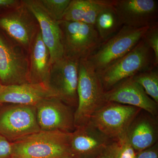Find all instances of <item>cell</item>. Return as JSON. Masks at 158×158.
<instances>
[{"label":"cell","mask_w":158,"mask_h":158,"mask_svg":"<svg viewBox=\"0 0 158 158\" xmlns=\"http://www.w3.org/2000/svg\"><path fill=\"white\" fill-rule=\"evenodd\" d=\"M71 133L42 131L11 142L10 158L72 157Z\"/></svg>","instance_id":"6da1fadb"},{"label":"cell","mask_w":158,"mask_h":158,"mask_svg":"<svg viewBox=\"0 0 158 158\" xmlns=\"http://www.w3.org/2000/svg\"><path fill=\"white\" fill-rule=\"evenodd\" d=\"M137 153L127 140L120 142L116 158H137Z\"/></svg>","instance_id":"cb8c5ba5"},{"label":"cell","mask_w":158,"mask_h":158,"mask_svg":"<svg viewBox=\"0 0 158 158\" xmlns=\"http://www.w3.org/2000/svg\"><path fill=\"white\" fill-rule=\"evenodd\" d=\"M149 27L135 28L123 26L87 59L98 73L129 52L140 42Z\"/></svg>","instance_id":"5b68a950"},{"label":"cell","mask_w":158,"mask_h":158,"mask_svg":"<svg viewBox=\"0 0 158 158\" xmlns=\"http://www.w3.org/2000/svg\"><path fill=\"white\" fill-rule=\"evenodd\" d=\"M0 28L28 53L40 31L37 19L23 1L0 17Z\"/></svg>","instance_id":"9c48e42d"},{"label":"cell","mask_w":158,"mask_h":158,"mask_svg":"<svg viewBox=\"0 0 158 158\" xmlns=\"http://www.w3.org/2000/svg\"><path fill=\"white\" fill-rule=\"evenodd\" d=\"M98 73L87 59L79 61L78 105L74 113L75 128L87 124L97 110L107 102Z\"/></svg>","instance_id":"7a4b0ae2"},{"label":"cell","mask_w":158,"mask_h":158,"mask_svg":"<svg viewBox=\"0 0 158 158\" xmlns=\"http://www.w3.org/2000/svg\"><path fill=\"white\" fill-rule=\"evenodd\" d=\"M141 109L113 102H107L97 110L89 123L115 142L126 138L130 125Z\"/></svg>","instance_id":"8992f818"},{"label":"cell","mask_w":158,"mask_h":158,"mask_svg":"<svg viewBox=\"0 0 158 158\" xmlns=\"http://www.w3.org/2000/svg\"><path fill=\"white\" fill-rule=\"evenodd\" d=\"M115 142L103 134L90 123L76 128L70 133L72 157L96 158Z\"/></svg>","instance_id":"4fadbf2b"},{"label":"cell","mask_w":158,"mask_h":158,"mask_svg":"<svg viewBox=\"0 0 158 158\" xmlns=\"http://www.w3.org/2000/svg\"><path fill=\"white\" fill-rule=\"evenodd\" d=\"M120 142H113L105 150L99 158H116Z\"/></svg>","instance_id":"4316f807"},{"label":"cell","mask_w":158,"mask_h":158,"mask_svg":"<svg viewBox=\"0 0 158 158\" xmlns=\"http://www.w3.org/2000/svg\"><path fill=\"white\" fill-rule=\"evenodd\" d=\"M142 39L153 52L155 63L158 66V24L149 27Z\"/></svg>","instance_id":"603a6c76"},{"label":"cell","mask_w":158,"mask_h":158,"mask_svg":"<svg viewBox=\"0 0 158 158\" xmlns=\"http://www.w3.org/2000/svg\"><path fill=\"white\" fill-rule=\"evenodd\" d=\"M71 0H40L49 16L57 22L62 20Z\"/></svg>","instance_id":"7402d4cb"},{"label":"cell","mask_w":158,"mask_h":158,"mask_svg":"<svg viewBox=\"0 0 158 158\" xmlns=\"http://www.w3.org/2000/svg\"><path fill=\"white\" fill-rule=\"evenodd\" d=\"M94 26L102 42L116 34L123 27L112 5L99 14Z\"/></svg>","instance_id":"ffe728a7"},{"label":"cell","mask_w":158,"mask_h":158,"mask_svg":"<svg viewBox=\"0 0 158 158\" xmlns=\"http://www.w3.org/2000/svg\"><path fill=\"white\" fill-rule=\"evenodd\" d=\"M55 97L46 85L29 83L0 86V104L36 106L43 100Z\"/></svg>","instance_id":"e0dca14e"},{"label":"cell","mask_w":158,"mask_h":158,"mask_svg":"<svg viewBox=\"0 0 158 158\" xmlns=\"http://www.w3.org/2000/svg\"><path fill=\"white\" fill-rule=\"evenodd\" d=\"M21 2L17 0H0V8L11 9L19 5Z\"/></svg>","instance_id":"83f0119b"},{"label":"cell","mask_w":158,"mask_h":158,"mask_svg":"<svg viewBox=\"0 0 158 158\" xmlns=\"http://www.w3.org/2000/svg\"><path fill=\"white\" fill-rule=\"evenodd\" d=\"M132 77L143 88L148 95L158 104V67L141 72Z\"/></svg>","instance_id":"44dd1931"},{"label":"cell","mask_w":158,"mask_h":158,"mask_svg":"<svg viewBox=\"0 0 158 158\" xmlns=\"http://www.w3.org/2000/svg\"><path fill=\"white\" fill-rule=\"evenodd\" d=\"M11 154V142L0 134V158H10Z\"/></svg>","instance_id":"d4e9b609"},{"label":"cell","mask_w":158,"mask_h":158,"mask_svg":"<svg viewBox=\"0 0 158 158\" xmlns=\"http://www.w3.org/2000/svg\"><path fill=\"white\" fill-rule=\"evenodd\" d=\"M40 131L35 106L3 104L0 106V134L9 142Z\"/></svg>","instance_id":"52a82bcc"},{"label":"cell","mask_w":158,"mask_h":158,"mask_svg":"<svg viewBox=\"0 0 158 158\" xmlns=\"http://www.w3.org/2000/svg\"><path fill=\"white\" fill-rule=\"evenodd\" d=\"M0 82L3 85L30 83L28 53L1 34Z\"/></svg>","instance_id":"ba28073f"},{"label":"cell","mask_w":158,"mask_h":158,"mask_svg":"<svg viewBox=\"0 0 158 158\" xmlns=\"http://www.w3.org/2000/svg\"><path fill=\"white\" fill-rule=\"evenodd\" d=\"M28 54L30 83L43 84L48 87L52 64L50 54L43 40L40 31L34 39Z\"/></svg>","instance_id":"ac0fdd59"},{"label":"cell","mask_w":158,"mask_h":158,"mask_svg":"<svg viewBox=\"0 0 158 158\" xmlns=\"http://www.w3.org/2000/svg\"><path fill=\"white\" fill-rule=\"evenodd\" d=\"M157 118L141 110L130 125L126 140L137 153L157 143Z\"/></svg>","instance_id":"2e32d148"},{"label":"cell","mask_w":158,"mask_h":158,"mask_svg":"<svg viewBox=\"0 0 158 158\" xmlns=\"http://www.w3.org/2000/svg\"><path fill=\"white\" fill-rule=\"evenodd\" d=\"M99 157H97V158H99ZM74 158L70 157V158Z\"/></svg>","instance_id":"f1b7e54d"},{"label":"cell","mask_w":158,"mask_h":158,"mask_svg":"<svg viewBox=\"0 0 158 158\" xmlns=\"http://www.w3.org/2000/svg\"><path fill=\"white\" fill-rule=\"evenodd\" d=\"M112 6L122 26L135 28L158 24L156 0H112Z\"/></svg>","instance_id":"8fae6325"},{"label":"cell","mask_w":158,"mask_h":158,"mask_svg":"<svg viewBox=\"0 0 158 158\" xmlns=\"http://www.w3.org/2000/svg\"><path fill=\"white\" fill-rule=\"evenodd\" d=\"M112 5V0H71L62 20L94 25L99 14Z\"/></svg>","instance_id":"d6986e66"},{"label":"cell","mask_w":158,"mask_h":158,"mask_svg":"<svg viewBox=\"0 0 158 158\" xmlns=\"http://www.w3.org/2000/svg\"><path fill=\"white\" fill-rule=\"evenodd\" d=\"M137 158H158V142L152 147L138 153Z\"/></svg>","instance_id":"484cf974"},{"label":"cell","mask_w":158,"mask_h":158,"mask_svg":"<svg viewBox=\"0 0 158 158\" xmlns=\"http://www.w3.org/2000/svg\"><path fill=\"white\" fill-rule=\"evenodd\" d=\"M61 31L63 56L73 61L88 59L102 41L94 25L78 22H58Z\"/></svg>","instance_id":"277c9868"},{"label":"cell","mask_w":158,"mask_h":158,"mask_svg":"<svg viewBox=\"0 0 158 158\" xmlns=\"http://www.w3.org/2000/svg\"><path fill=\"white\" fill-rule=\"evenodd\" d=\"M40 131L71 133L75 129L71 107L55 97L43 100L35 106Z\"/></svg>","instance_id":"7c38bea8"},{"label":"cell","mask_w":158,"mask_h":158,"mask_svg":"<svg viewBox=\"0 0 158 158\" xmlns=\"http://www.w3.org/2000/svg\"><path fill=\"white\" fill-rule=\"evenodd\" d=\"M79 62L63 56L51 64L48 87L71 107L78 105Z\"/></svg>","instance_id":"30bf717a"},{"label":"cell","mask_w":158,"mask_h":158,"mask_svg":"<svg viewBox=\"0 0 158 158\" xmlns=\"http://www.w3.org/2000/svg\"><path fill=\"white\" fill-rule=\"evenodd\" d=\"M2 104H0V106H2Z\"/></svg>","instance_id":"4dcf8cb0"},{"label":"cell","mask_w":158,"mask_h":158,"mask_svg":"<svg viewBox=\"0 0 158 158\" xmlns=\"http://www.w3.org/2000/svg\"><path fill=\"white\" fill-rule=\"evenodd\" d=\"M23 2L38 22L41 37L49 51L51 64H52L64 56L59 23L49 16L40 0Z\"/></svg>","instance_id":"9a60e30c"},{"label":"cell","mask_w":158,"mask_h":158,"mask_svg":"<svg viewBox=\"0 0 158 158\" xmlns=\"http://www.w3.org/2000/svg\"><path fill=\"white\" fill-rule=\"evenodd\" d=\"M105 96L107 102L135 107L153 116H158V104L148 95L132 77L123 80L105 91Z\"/></svg>","instance_id":"5bb4252c"},{"label":"cell","mask_w":158,"mask_h":158,"mask_svg":"<svg viewBox=\"0 0 158 158\" xmlns=\"http://www.w3.org/2000/svg\"><path fill=\"white\" fill-rule=\"evenodd\" d=\"M1 85H2V84H1V82H0V86H1Z\"/></svg>","instance_id":"f546056e"},{"label":"cell","mask_w":158,"mask_h":158,"mask_svg":"<svg viewBox=\"0 0 158 158\" xmlns=\"http://www.w3.org/2000/svg\"><path fill=\"white\" fill-rule=\"evenodd\" d=\"M156 66L153 52L143 39L129 52L98 73L105 91L123 80Z\"/></svg>","instance_id":"3957f363"}]
</instances>
